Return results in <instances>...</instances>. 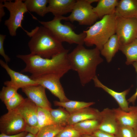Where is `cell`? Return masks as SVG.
Masks as SVG:
<instances>
[{"instance_id":"cell-11","label":"cell","mask_w":137,"mask_h":137,"mask_svg":"<svg viewBox=\"0 0 137 137\" xmlns=\"http://www.w3.org/2000/svg\"><path fill=\"white\" fill-rule=\"evenodd\" d=\"M45 88L39 84L29 86L21 89L27 98L38 107L50 111L51 104L47 97Z\"/></svg>"},{"instance_id":"cell-8","label":"cell","mask_w":137,"mask_h":137,"mask_svg":"<svg viewBox=\"0 0 137 137\" xmlns=\"http://www.w3.org/2000/svg\"><path fill=\"white\" fill-rule=\"evenodd\" d=\"M116 16L115 34L120 45L128 44L136 39L137 18Z\"/></svg>"},{"instance_id":"cell-9","label":"cell","mask_w":137,"mask_h":137,"mask_svg":"<svg viewBox=\"0 0 137 137\" xmlns=\"http://www.w3.org/2000/svg\"><path fill=\"white\" fill-rule=\"evenodd\" d=\"M27 126L25 120L15 110L8 111L0 117L1 133L10 135L17 134L25 131Z\"/></svg>"},{"instance_id":"cell-25","label":"cell","mask_w":137,"mask_h":137,"mask_svg":"<svg viewBox=\"0 0 137 137\" xmlns=\"http://www.w3.org/2000/svg\"><path fill=\"white\" fill-rule=\"evenodd\" d=\"M28 11L35 12L43 17L47 13L48 0H25L23 1Z\"/></svg>"},{"instance_id":"cell-3","label":"cell","mask_w":137,"mask_h":137,"mask_svg":"<svg viewBox=\"0 0 137 137\" xmlns=\"http://www.w3.org/2000/svg\"><path fill=\"white\" fill-rule=\"evenodd\" d=\"M30 39L28 46L31 54L50 59L66 49L49 30L44 26H37L27 34Z\"/></svg>"},{"instance_id":"cell-33","label":"cell","mask_w":137,"mask_h":137,"mask_svg":"<svg viewBox=\"0 0 137 137\" xmlns=\"http://www.w3.org/2000/svg\"><path fill=\"white\" fill-rule=\"evenodd\" d=\"M6 37V35H5L0 34V54L3 57L5 62L7 63L10 61V59L6 54L4 49V41Z\"/></svg>"},{"instance_id":"cell-10","label":"cell","mask_w":137,"mask_h":137,"mask_svg":"<svg viewBox=\"0 0 137 137\" xmlns=\"http://www.w3.org/2000/svg\"><path fill=\"white\" fill-rule=\"evenodd\" d=\"M37 83L48 89L51 93L58 98L61 102L70 100L66 97L60 82L62 77L54 74H48L30 76Z\"/></svg>"},{"instance_id":"cell-16","label":"cell","mask_w":137,"mask_h":137,"mask_svg":"<svg viewBox=\"0 0 137 137\" xmlns=\"http://www.w3.org/2000/svg\"><path fill=\"white\" fill-rule=\"evenodd\" d=\"M76 1L75 0H48L47 13H52L54 16H59L71 12Z\"/></svg>"},{"instance_id":"cell-35","label":"cell","mask_w":137,"mask_h":137,"mask_svg":"<svg viewBox=\"0 0 137 137\" xmlns=\"http://www.w3.org/2000/svg\"><path fill=\"white\" fill-rule=\"evenodd\" d=\"M132 64L134 67L137 75V62L133 63ZM137 97V88L135 93L128 100L129 103H131L134 104Z\"/></svg>"},{"instance_id":"cell-34","label":"cell","mask_w":137,"mask_h":137,"mask_svg":"<svg viewBox=\"0 0 137 137\" xmlns=\"http://www.w3.org/2000/svg\"><path fill=\"white\" fill-rule=\"evenodd\" d=\"M92 135L95 137H116L115 135L104 132L99 129L95 131Z\"/></svg>"},{"instance_id":"cell-13","label":"cell","mask_w":137,"mask_h":137,"mask_svg":"<svg viewBox=\"0 0 137 137\" xmlns=\"http://www.w3.org/2000/svg\"><path fill=\"white\" fill-rule=\"evenodd\" d=\"M38 107L28 98L15 110L24 119L27 126H36L37 124Z\"/></svg>"},{"instance_id":"cell-43","label":"cell","mask_w":137,"mask_h":137,"mask_svg":"<svg viewBox=\"0 0 137 137\" xmlns=\"http://www.w3.org/2000/svg\"></svg>"},{"instance_id":"cell-6","label":"cell","mask_w":137,"mask_h":137,"mask_svg":"<svg viewBox=\"0 0 137 137\" xmlns=\"http://www.w3.org/2000/svg\"><path fill=\"white\" fill-rule=\"evenodd\" d=\"M23 1L15 0L14 2L10 0H3V5L9 11V18L5 21L4 24L8 30L10 35L15 36L17 29L22 28L27 33L28 31L25 30L22 26L25 14L29 12L27 10Z\"/></svg>"},{"instance_id":"cell-31","label":"cell","mask_w":137,"mask_h":137,"mask_svg":"<svg viewBox=\"0 0 137 137\" xmlns=\"http://www.w3.org/2000/svg\"><path fill=\"white\" fill-rule=\"evenodd\" d=\"M55 137H82V135L72 125H67Z\"/></svg>"},{"instance_id":"cell-17","label":"cell","mask_w":137,"mask_h":137,"mask_svg":"<svg viewBox=\"0 0 137 137\" xmlns=\"http://www.w3.org/2000/svg\"><path fill=\"white\" fill-rule=\"evenodd\" d=\"M100 112L90 107L70 114L68 125H73L81 121L92 119H100Z\"/></svg>"},{"instance_id":"cell-5","label":"cell","mask_w":137,"mask_h":137,"mask_svg":"<svg viewBox=\"0 0 137 137\" xmlns=\"http://www.w3.org/2000/svg\"><path fill=\"white\" fill-rule=\"evenodd\" d=\"M63 16H54L52 20L49 21H38L61 43L65 42L70 44L83 45L84 44L85 33L83 32L77 34L70 26L62 23L61 21L63 20Z\"/></svg>"},{"instance_id":"cell-21","label":"cell","mask_w":137,"mask_h":137,"mask_svg":"<svg viewBox=\"0 0 137 137\" xmlns=\"http://www.w3.org/2000/svg\"><path fill=\"white\" fill-rule=\"evenodd\" d=\"M119 1L118 0H99L96 6L93 7V11L98 18L101 19L106 15L113 14L115 13Z\"/></svg>"},{"instance_id":"cell-42","label":"cell","mask_w":137,"mask_h":137,"mask_svg":"<svg viewBox=\"0 0 137 137\" xmlns=\"http://www.w3.org/2000/svg\"><path fill=\"white\" fill-rule=\"evenodd\" d=\"M136 39L137 40V30L136 33Z\"/></svg>"},{"instance_id":"cell-37","label":"cell","mask_w":137,"mask_h":137,"mask_svg":"<svg viewBox=\"0 0 137 137\" xmlns=\"http://www.w3.org/2000/svg\"><path fill=\"white\" fill-rule=\"evenodd\" d=\"M3 0H0V22L1 21L2 18L5 14L4 8L3 5Z\"/></svg>"},{"instance_id":"cell-39","label":"cell","mask_w":137,"mask_h":137,"mask_svg":"<svg viewBox=\"0 0 137 137\" xmlns=\"http://www.w3.org/2000/svg\"><path fill=\"white\" fill-rule=\"evenodd\" d=\"M24 137H36V135L30 133H28Z\"/></svg>"},{"instance_id":"cell-38","label":"cell","mask_w":137,"mask_h":137,"mask_svg":"<svg viewBox=\"0 0 137 137\" xmlns=\"http://www.w3.org/2000/svg\"><path fill=\"white\" fill-rule=\"evenodd\" d=\"M130 110H132L137 112V106H130Z\"/></svg>"},{"instance_id":"cell-18","label":"cell","mask_w":137,"mask_h":137,"mask_svg":"<svg viewBox=\"0 0 137 137\" xmlns=\"http://www.w3.org/2000/svg\"><path fill=\"white\" fill-rule=\"evenodd\" d=\"M116 15L126 18L137 16V0L119 1L115 10Z\"/></svg>"},{"instance_id":"cell-30","label":"cell","mask_w":137,"mask_h":137,"mask_svg":"<svg viewBox=\"0 0 137 137\" xmlns=\"http://www.w3.org/2000/svg\"><path fill=\"white\" fill-rule=\"evenodd\" d=\"M18 89L10 85L3 87L0 92L1 100L4 103L5 102L17 93Z\"/></svg>"},{"instance_id":"cell-24","label":"cell","mask_w":137,"mask_h":137,"mask_svg":"<svg viewBox=\"0 0 137 137\" xmlns=\"http://www.w3.org/2000/svg\"><path fill=\"white\" fill-rule=\"evenodd\" d=\"M54 105L63 107L70 114L74 112L84 108L90 107L95 102H86L83 101L69 100L65 102L55 100L54 101Z\"/></svg>"},{"instance_id":"cell-22","label":"cell","mask_w":137,"mask_h":137,"mask_svg":"<svg viewBox=\"0 0 137 137\" xmlns=\"http://www.w3.org/2000/svg\"><path fill=\"white\" fill-rule=\"evenodd\" d=\"M120 45L118 37L115 34L104 45L100 50V54L105 58L107 62L110 63L119 50Z\"/></svg>"},{"instance_id":"cell-28","label":"cell","mask_w":137,"mask_h":137,"mask_svg":"<svg viewBox=\"0 0 137 137\" xmlns=\"http://www.w3.org/2000/svg\"><path fill=\"white\" fill-rule=\"evenodd\" d=\"M64 127L56 124L46 126L39 130L36 137H55Z\"/></svg>"},{"instance_id":"cell-41","label":"cell","mask_w":137,"mask_h":137,"mask_svg":"<svg viewBox=\"0 0 137 137\" xmlns=\"http://www.w3.org/2000/svg\"><path fill=\"white\" fill-rule=\"evenodd\" d=\"M135 134L136 135V137H137V126L134 128Z\"/></svg>"},{"instance_id":"cell-29","label":"cell","mask_w":137,"mask_h":137,"mask_svg":"<svg viewBox=\"0 0 137 137\" xmlns=\"http://www.w3.org/2000/svg\"><path fill=\"white\" fill-rule=\"evenodd\" d=\"M25 99L21 95L17 92L4 103L8 111L15 110L22 104Z\"/></svg>"},{"instance_id":"cell-15","label":"cell","mask_w":137,"mask_h":137,"mask_svg":"<svg viewBox=\"0 0 137 137\" xmlns=\"http://www.w3.org/2000/svg\"><path fill=\"white\" fill-rule=\"evenodd\" d=\"M93 80L95 87L102 89L111 95L118 104L119 107L124 111H129V102L126 99V96L130 91V88L121 92H118L103 84L99 80L97 76L93 79Z\"/></svg>"},{"instance_id":"cell-19","label":"cell","mask_w":137,"mask_h":137,"mask_svg":"<svg viewBox=\"0 0 137 137\" xmlns=\"http://www.w3.org/2000/svg\"><path fill=\"white\" fill-rule=\"evenodd\" d=\"M119 126L134 128L137 126V112L124 111L119 107L112 109Z\"/></svg>"},{"instance_id":"cell-32","label":"cell","mask_w":137,"mask_h":137,"mask_svg":"<svg viewBox=\"0 0 137 137\" xmlns=\"http://www.w3.org/2000/svg\"><path fill=\"white\" fill-rule=\"evenodd\" d=\"M116 137H136L134 128L131 127L119 126Z\"/></svg>"},{"instance_id":"cell-14","label":"cell","mask_w":137,"mask_h":137,"mask_svg":"<svg viewBox=\"0 0 137 137\" xmlns=\"http://www.w3.org/2000/svg\"><path fill=\"white\" fill-rule=\"evenodd\" d=\"M100 123L98 129L116 135L119 125L112 109H104L100 112Z\"/></svg>"},{"instance_id":"cell-23","label":"cell","mask_w":137,"mask_h":137,"mask_svg":"<svg viewBox=\"0 0 137 137\" xmlns=\"http://www.w3.org/2000/svg\"><path fill=\"white\" fill-rule=\"evenodd\" d=\"M100 123V120L92 119L81 121L72 125L82 135H92L98 129Z\"/></svg>"},{"instance_id":"cell-12","label":"cell","mask_w":137,"mask_h":137,"mask_svg":"<svg viewBox=\"0 0 137 137\" xmlns=\"http://www.w3.org/2000/svg\"><path fill=\"white\" fill-rule=\"evenodd\" d=\"M0 64L6 71L11 79L10 81L4 82V84L5 86H11L19 89L30 85L38 84L30 76L11 69L7 63L2 59L0 60Z\"/></svg>"},{"instance_id":"cell-36","label":"cell","mask_w":137,"mask_h":137,"mask_svg":"<svg viewBox=\"0 0 137 137\" xmlns=\"http://www.w3.org/2000/svg\"><path fill=\"white\" fill-rule=\"evenodd\" d=\"M28 133V132L24 131L17 134L11 135L1 133L0 134V137H24Z\"/></svg>"},{"instance_id":"cell-4","label":"cell","mask_w":137,"mask_h":137,"mask_svg":"<svg viewBox=\"0 0 137 137\" xmlns=\"http://www.w3.org/2000/svg\"><path fill=\"white\" fill-rule=\"evenodd\" d=\"M116 17L115 13L104 16L83 31L86 34L84 44L88 46L95 45L101 50L105 44L115 33Z\"/></svg>"},{"instance_id":"cell-26","label":"cell","mask_w":137,"mask_h":137,"mask_svg":"<svg viewBox=\"0 0 137 137\" xmlns=\"http://www.w3.org/2000/svg\"><path fill=\"white\" fill-rule=\"evenodd\" d=\"M119 50L125 55L126 58L125 63L127 65L137 62V40L135 39L131 43L120 45Z\"/></svg>"},{"instance_id":"cell-40","label":"cell","mask_w":137,"mask_h":137,"mask_svg":"<svg viewBox=\"0 0 137 137\" xmlns=\"http://www.w3.org/2000/svg\"><path fill=\"white\" fill-rule=\"evenodd\" d=\"M82 137H95L92 135H82Z\"/></svg>"},{"instance_id":"cell-2","label":"cell","mask_w":137,"mask_h":137,"mask_svg":"<svg viewBox=\"0 0 137 137\" xmlns=\"http://www.w3.org/2000/svg\"><path fill=\"white\" fill-rule=\"evenodd\" d=\"M100 51L96 47L87 49L83 45L77 46L68 53L71 70L77 72L82 86L89 82L96 76L97 66L104 60Z\"/></svg>"},{"instance_id":"cell-7","label":"cell","mask_w":137,"mask_h":137,"mask_svg":"<svg viewBox=\"0 0 137 137\" xmlns=\"http://www.w3.org/2000/svg\"><path fill=\"white\" fill-rule=\"evenodd\" d=\"M99 0H76L71 14L68 16H63V20L76 21L81 25H93L98 18L93 10L91 4Z\"/></svg>"},{"instance_id":"cell-20","label":"cell","mask_w":137,"mask_h":137,"mask_svg":"<svg viewBox=\"0 0 137 137\" xmlns=\"http://www.w3.org/2000/svg\"><path fill=\"white\" fill-rule=\"evenodd\" d=\"M55 124L51 116L49 111L38 107L37 126L31 127L27 126L26 132L36 135L39 130L46 126Z\"/></svg>"},{"instance_id":"cell-44","label":"cell","mask_w":137,"mask_h":137,"mask_svg":"<svg viewBox=\"0 0 137 137\" xmlns=\"http://www.w3.org/2000/svg\"><path fill=\"white\" fill-rule=\"evenodd\" d=\"M136 18H137V16L136 17Z\"/></svg>"},{"instance_id":"cell-1","label":"cell","mask_w":137,"mask_h":137,"mask_svg":"<svg viewBox=\"0 0 137 137\" xmlns=\"http://www.w3.org/2000/svg\"><path fill=\"white\" fill-rule=\"evenodd\" d=\"M68 51L66 49L50 59L43 58L31 53L19 54L16 56L26 64L22 72L29 73L33 76L54 74L62 77L71 70L67 57Z\"/></svg>"},{"instance_id":"cell-27","label":"cell","mask_w":137,"mask_h":137,"mask_svg":"<svg viewBox=\"0 0 137 137\" xmlns=\"http://www.w3.org/2000/svg\"><path fill=\"white\" fill-rule=\"evenodd\" d=\"M49 112L55 124L63 127L68 125L70 113L66 110L61 108L52 109Z\"/></svg>"}]
</instances>
